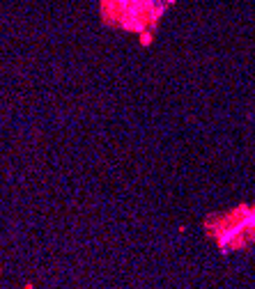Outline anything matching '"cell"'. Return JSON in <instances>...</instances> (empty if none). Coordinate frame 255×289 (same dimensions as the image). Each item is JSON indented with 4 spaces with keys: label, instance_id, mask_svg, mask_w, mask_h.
<instances>
[{
    "label": "cell",
    "instance_id": "cell-1",
    "mask_svg": "<svg viewBox=\"0 0 255 289\" xmlns=\"http://www.w3.org/2000/svg\"><path fill=\"white\" fill-rule=\"evenodd\" d=\"M163 12V0H103V16L113 25L143 30Z\"/></svg>",
    "mask_w": 255,
    "mask_h": 289
}]
</instances>
